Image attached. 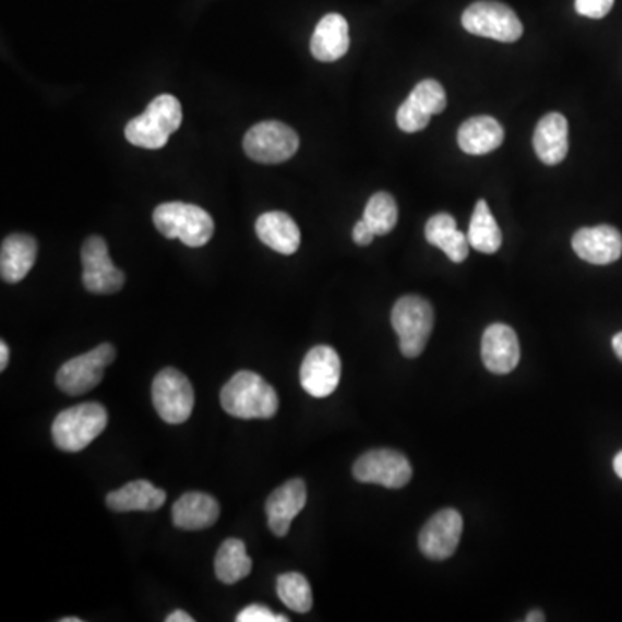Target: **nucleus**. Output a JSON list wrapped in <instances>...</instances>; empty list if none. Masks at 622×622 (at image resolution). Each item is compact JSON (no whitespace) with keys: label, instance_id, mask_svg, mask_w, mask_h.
<instances>
[{"label":"nucleus","instance_id":"1","mask_svg":"<svg viewBox=\"0 0 622 622\" xmlns=\"http://www.w3.org/2000/svg\"><path fill=\"white\" fill-rule=\"evenodd\" d=\"M224 410L236 419H272L278 410L277 391L268 382L251 372H237L220 393Z\"/></svg>","mask_w":622,"mask_h":622},{"label":"nucleus","instance_id":"2","mask_svg":"<svg viewBox=\"0 0 622 622\" xmlns=\"http://www.w3.org/2000/svg\"><path fill=\"white\" fill-rule=\"evenodd\" d=\"M182 118L180 100L163 94L151 100L142 115L127 123L124 137L130 144L137 145L142 149H162L168 139L180 129Z\"/></svg>","mask_w":622,"mask_h":622},{"label":"nucleus","instance_id":"3","mask_svg":"<svg viewBox=\"0 0 622 622\" xmlns=\"http://www.w3.org/2000/svg\"><path fill=\"white\" fill-rule=\"evenodd\" d=\"M153 222L166 239H180L189 248L206 246L215 234V222L206 210L179 201L159 204Z\"/></svg>","mask_w":622,"mask_h":622},{"label":"nucleus","instance_id":"4","mask_svg":"<svg viewBox=\"0 0 622 622\" xmlns=\"http://www.w3.org/2000/svg\"><path fill=\"white\" fill-rule=\"evenodd\" d=\"M108 426V411L99 403H82L67 408L52 423V441L62 452L76 453L87 448Z\"/></svg>","mask_w":622,"mask_h":622},{"label":"nucleus","instance_id":"5","mask_svg":"<svg viewBox=\"0 0 622 622\" xmlns=\"http://www.w3.org/2000/svg\"><path fill=\"white\" fill-rule=\"evenodd\" d=\"M391 324L399 337V349L407 358H417L428 346L434 327V310L428 299L403 296L391 311Z\"/></svg>","mask_w":622,"mask_h":622},{"label":"nucleus","instance_id":"6","mask_svg":"<svg viewBox=\"0 0 622 622\" xmlns=\"http://www.w3.org/2000/svg\"><path fill=\"white\" fill-rule=\"evenodd\" d=\"M462 25L477 37L512 44L523 37L524 26L514 9L497 0H479L465 9Z\"/></svg>","mask_w":622,"mask_h":622},{"label":"nucleus","instance_id":"7","mask_svg":"<svg viewBox=\"0 0 622 622\" xmlns=\"http://www.w3.org/2000/svg\"><path fill=\"white\" fill-rule=\"evenodd\" d=\"M242 145L253 162L278 165L298 153L299 137L289 124L280 121H263L249 129Z\"/></svg>","mask_w":622,"mask_h":622},{"label":"nucleus","instance_id":"8","mask_svg":"<svg viewBox=\"0 0 622 622\" xmlns=\"http://www.w3.org/2000/svg\"><path fill=\"white\" fill-rule=\"evenodd\" d=\"M117 357V349L109 343L97 346L92 351L71 358L56 375L59 390L70 396H80L99 386L104 370Z\"/></svg>","mask_w":622,"mask_h":622},{"label":"nucleus","instance_id":"9","mask_svg":"<svg viewBox=\"0 0 622 622\" xmlns=\"http://www.w3.org/2000/svg\"><path fill=\"white\" fill-rule=\"evenodd\" d=\"M153 403L166 423H183L194 408V390L182 372L168 367L154 378Z\"/></svg>","mask_w":622,"mask_h":622},{"label":"nucleus","instance_id":"10","mask_svg":"<svg viewBox=\"0 0 622 622\" xmlns=\"http://www.w3.org/2000/svg\"><path fill=\"white\" fill-rule=\"evenodd\" d=\"M410 462L394 450H372L361 455L352 465V476L360 482L381 485L387 490H399L410 482Z\"/></svg>","mask_w":622,"mask_h":622},{"label":"nucleus","instance_id":"11","mask_svg":"<svg viewBox=\"0 0 622 622\" xmlns=\"http://www.w3.org/2000/svg\"><path fill=\"white\" fill-rule=\"evenodd\" d=\"M83 286L92 295H115L123 289L124 274L109 258L103 237H88L82 248Z\"/></svg>","mask_w":622,"mask_h":622},{"label":"nucleus","instance_id":"12","mask_svg":"<svg viewBox=\"0 0 622 622\" xmlns=\"http://www.w3.org/2000/svg\"><path fill=\"white\" fill-rule=\"evenodd\" d=\"M446 92L435 80H422L410 96L399 106L396 123L403 132L415 133L428 127L431 117L446 109Z\"/></svg>","mask_w":622,"mask_h":622},{"label":"nucleus","instance_id":"13","mask_svg":"<svg viewBox=\"0 0 622 622\" xmlns=\"http://www.w3.org/2000/svg\"><path fill=\"white\" fill-rule=\"evenodd\" d=\"M301 386L313 398H327L339 386L340 358L331 346H315L307 352L301 372Z\"/></svg>","mask_w":622,"mask_h":622},{"label":"nucleus","instance_id":"14","mask_svg":"<svg viewBox=\"0 0 622 622\" xmlns=\"http://www.w3.org/2000/svg\"><path fill=\"white\" fill-rule=\"evenodd\" d=\"M464 521L458 512L444 509L429 518L419 535V548L431 560H446L460 543Z\"/></svg>","mask_w":622,"mask_h":622},{"label":"nucleus","instance_id":"15","mask_svg":"<svg viewBox=\"0 0 622 622\" xmlns=\"http://www.w3.org/2000/svg\"><path fill=\"white\" fill-rule=\"evenodd\" d=\"M574 253L591 265H610L622 254V236L610 225L585 227L573 237Z\"/></svg>","mask_w":622,"mask_h":622},{"label":"nucleus","instance_id":"16","mask_svg":"<svg viewBox=\"0 0 622 622\" xmlns=\"http://www.w3.org/2000/svg\"><path fill=\"white\" fill-rule=\"evenodd\" d=\"M307 485L303 479H290L270 494L265 505L270 531L278 538L287 536L296 515L307 505Z\"/></svg>","mask_w":622,"mask_h":622},{"label":"nucleus","instance_id":"17","mask_svg":"<svg viewBox=\"0 0 622 622\" xmlns=\"http://www.w3.org/2000/svg\"><path fill=\"white\" fill-rule=\"evenodd\" d=\"M481 357L486 369L497 375L511 373L521 360V346L514 328L493 324L482 334Z\"/></svg>","mask_w":622,"mask_h":622},{"label":"nucleus","instance_id":"18","mask_svg":"<svg viewBox=\"0 0 622 622\" xmlns=\"http://www.w3.org/2000/svg\"><path fill=\"white\" fill-rule=\"evenodd\" d=\"M220 517V503L206 493H186L171 509L174 526L183 531H203L215 526Z\"/></svg>","mask_w":622,"mask_h":622},{"label":"nucleus","instance_id":"19","mask_svg":"<svg viewBox=\"0 0 622 622\" xmlns=\"http://www.w3.org/2000/svg\"><path fill=\"white\" fill-rule=\"evenodd\" d=\"M349 25L345 16L325 14L311 35L310 50L320 62H334L348 52Z\"/></svg>","mask_w":622,"mask_h":622},{"label":"nucleus","instance_id":"20","mask_svg":"<svg viewBox=\"0 0 622 622\" xmlns=\"http://www.w3.org/2000/svg\"><path fill=\"white\" fill-rule=\"evenodd\" d=\"M536 156L548 166L564 162L569 153V124L560 112H548L536 127L533 135Z\"/></svg>","mask_w":622,"mask_h":622},{"label":"nucleus","instance_id":"21","mask_svg":"<svg viewBox=\"0 0 622 622\" xmlns=\"http://www.w3.org/2000/svg\"><path fill=\"white\" fill-rule=\"evenodd\" d=\"M37 262V241L26 234L5 237L0 249V275L8 284H17Z\"/></svg>","mask_w":622,"mask_h":622},{"label":"nucleus","instance_id":"22","mask_svg":"<svg viewBox=\"0 0 622 622\" xmlns=\"http://www.w3.org/2000/svg\"><path fill=\"white\" fill-rule=\"evenodd\" d=\"M256 236L263 244L277 253L295 254L301 246L298 224L284 212L263 213L256 220Z\"/></svg>","mask_w":622,"mask_h":622},{"label":"nucleus","instance_id":"23","mask_svg":"<svg viewBox=\"0 0 622 622\" xmlns=\"http://www.w3.org/2000/svg\"><path fill=\"white\" fill-rule=\"evenodd\" d=\"M505 132L502 124L491 117H474L458 129V145L465 154L485 156L503 144Z\"/></svg>","mask_w":622,"mask_h":622},{"label":"nucleus","instance_id":"24","mask_svg":"<svg viewBox=\"0 0 622 622\" xmlns=\"http://www.w3.org/2000/svg\"><path fill=\"white\" fill-rule=\"evenodd\" d=\"M166 493L145 479L129 482L106 498V505L115 512H153L165 505Z\"/></svg>","mask_w":622,"mask_h":622},{"label":"nucleus","instance_id":"25","mask_svg":"<svg viewBox=\"0 0 622 622\" xmlns=\"http://www.w3.org/2000/svg\"><path fill=\"white\" fill-rule=\"evenodd\" d=\"M429 244L443 249L453 263H462L469 256V237L456 228L455 218L448 213H438L426 224Z\"/></svg>","mask_w":622,"mask_h":622},{"label":"nucleus","instance_id":"26","mask_svg":"<svg viewBox=\"0 0 622 622\" xmlns=\"http://www.w3.org/2000/svg\"><path fill=\"white\" fill-rule=\"evenodd\" d=\"M253 560L246 552L244 541L237 538L225 539L215 557V574L224 585H236L249 576Z\"/></svg>","mask_w":622,"mask_h":622},{"label":"nucleus","instance_id":"27","mask_svg":"<svg viewBox=\"0 0 622 622\" xmlns=\"http://www.w3.org/2000/svg\"><path fill=\"white\" fill-rule=\"evenodd\" d=\"M467 237H469L470 246L479 253L493 254L502 248V230L498 227L493 213L485 200L477 201L474 207Z\"/></svg>","mask_w":622,"mask_h":622},{"label":"nucleus","instance_id":"28","mask_svg":"<svg viewBox=\"0 0 622 622\" xmlns=\"http://www.w3.org/2000/svg\"><path fill=\"white\" fill-rule=\"evenodd\" d=\"M277 595L287 609L307 614L313 607V595L307 577L299 573L280 574L277 579Z\"/></svg>","mask_w":622,"mask_h":622},{"label":"nucleus","instance_id":"29","mask_svg":"<svg viewBox=\"0 0 622 622\" xmlns=\"http://www.w3.org/2000/svg\"><path fill=\"white\" fill-rule=\"evenodd\" d=\"M363 220L375 236H386L398 224V204L387 192H378L370 198L363 212Z\"/></svg>","mask_w":622,"mask_h":622},{"label":"nucleus","instance_id":"30","mask_svg":"<svg viewBox=\"0 0 622 622\" xmlns=\"http://www.w3.org/2000/svg\"><path fill=\"white\" fill-rule=\"evenodd\" d=\"M237 622H287L286 615L274 614L272 610L263 606H249L239 612L236 618Z\"/></svg>","mask_w":622,"mask_h":622},{"label":"nucleus","instance_id":"31","mask_svg":"<svg viewBox=\"0 0 622 622\" xmlns=\"http://www.w3.org/2000/svg\"><path fill=\"white\" fill-rule=\"evenodd\" d=\"M615 0H576V11L581 16L601 20L610 13Z\"/></svg>","mask_w":622,"mask_h":622},{"label":"nucleus","instance_id":"32","mask_svg":"<svg viewBox=\"0 0 622 622\" xmlns=\"http://www.w3.org/2000/svg\"><path fill=\"white\" fill-rule=\"evenodd\" d=\"M373 237H375V234H373L372 228L369 227V224L363 218L352 227V241L357 242L358 246L372 244Z\"/></svg>","mask_w":622,"mask_h":622},{"label":"nucleus","instance_id":"33","mask_svg":"<svg viewBox=\"0 0 622 622\" xmlns=\"http://www.w3.org/2000/svg\"><path fill=\"white\" fill-rule=\"evenodd\" d=\"M166 622H194V618L183 612V610H175L171 612L168 618H166Z\"/></svg>","mask_w":622,"mask_h":622},{"label":"nucleus","instance_id":"34","mask_svg":"<svg viewBox=\"0 0 622 622\" xmlns=\"http://www.w3.org/2000/svg\"><path fill=\"white\" fill-rule=\"evenodd\" d=\"M9 363V348L5 345V340L0 343V370H5Z\"/></svg>","mask_w":622,"mask_h":622},{"label":"nucleus","instance_id":"35","mask_svg":"<svg viewBox=\"0 0 622 622\" xmlns=\"http://www.w3.org/2000/svg\"><path fill=\"white\" fill-rule=\"evenodd\" d=\"M612 348H614V352L618 355L619 360L622 361V332L615 334L614 339H612Z\"/></svg>","mask_w":622,"mask_h":622},{"label":"nucleus","instance_id":"36","mask_svg":"<svg viewBox=\"0 0 622 622\" xmlns=\"http://www.w3.org/2000/svg\"><path fill=\"white\" fill-rule=\"evenodd\" d=\"M545 615L543 612H539V610H533V612H529V614H527L526 621L527 622H543L545 621Z\"/></svg>","mask_w":622,"mask_h":622},{"label":"nucleus","instance_id":"37","mask_svg":"<svg viewBox=\"0 0 622 622\" xmlns=\"http://www.w3.org/2000/svg\"><path fill=\"white\" fill-rule=\"evenodd\" d=\"M614 473L622 479V452H619L614 458Z\"/></svg>","mask_w":622,"mask_h":622},{"label":"nucleus","instance_id":"38","mask_svg":"<svg viewBox=\"0 0 622 622\" xmlns=\"http://www.w3.org/2000/svg\"><path fill=\"white\" fill-rule=\"evenodd\" d=\"M82 619L79 618H62L61 622H80Z\"/></svg>","mask_w":622,"mask_h":622}]
</instances>
